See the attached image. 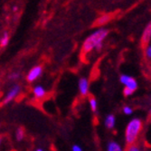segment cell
I'll use <instances>...</instances> for the list:
<instances>
[{"instance_id": "2e32d148", "label": "cell", "mask_w": 151, "mask_h": 151, "mask_svg": "<svg viewBox=\"0 0 151 151\" xmlns=\"http://www.w3.org/2000/svg\"><path fill=\"white\" fill-rule=\"evenodd\" d=\"M127 151H142V150L140 149V147H139V146H137V145L133 144V145H129V146L128 147Z\"/></svg>"}, {"instance_id": "ac0fdd59", "label": "cell", "mask_w": 151, "mask_h": 151, "mask_svg": "<svg viewBox=\"0 0 151 151\" xmlns=\"http://www.w3.org/2000/svg\"><path fill=\"white\" fill-rule=\"evenodd\" d=\"M134 93V91H132L131 90L129 89H127V88H124V90H123V94H124L126 97H129V96L132 95Z\"/></svg>"}, {"instance_id": "9a60e30c", "label": "cell", "mask_w": 151, "mask_h": 151, "mask_svg": "<svg viewBox=\"0 0 151 151\" xmlns=\"http://www.w3.org/2000/svg\"><path fill=\"white\" fill-rule=\"evenodd\" d=\"M20 78V73L19 72H13L8 75V80L12 81H15L17 80H18Z\"/></svg>"}, {"instance_id": "4fadbf2b", "label": "cell", "mask_w": 151, "mask_h": 151, "mask_svg": "<svg viewBox=\"0 0 151 151\" xmlns=\"http://www.w3.org/2000/svg\"><path fill=\"white\" fill-rule=\"evenodd\" d=\"M24 138V130L23 128H18L16 131V139L17 141H22Z\"/></svg>"}, {"instance_id": "44dd1931", "label": "cell", "mask_w": 151, "mask_h": 151, "mask_svg": "<svg viewBox=\"0 0 151 151\" xmlns=\"http://www.w3.org/2000/svg\"><path fill=\"white\" fill-rule=\"evenodd\" d=\"M13 10H14V11H17V6H14V7H13Z\"/></svg>"}, {"instance_id": "5bb4252c", "label": "cell", "mask_w": 151, "mask_h": 151, "mask_svg": "<svg viewBox=\"0 0 151 151\" xmlns=\"http://www.w3.org/2000/svg\"><path fill=\"white\" fill-rule=\"evenodd\" d=\"M89 103H90V107H91V109L95 112L97 111V108H98V102H97V100L95 98H91L90 101H89Z\"/></svg>"}, {"instance_id": "603a6c76", "label": "cell", "mask_w": 151, "mask_h": 151, "mask_svg": "<svg viewBox=\"0 0 151 151\" xmlns=\"http://www.w3.org/2000/svg\"><path fill=\"white\" fill-rule=\"evenodd\" d=\"M149 114L151 115V109H150V111H149Z\"/></svg>"}, {"instance_id": "3957f363", "label": "cell", "mask_w": 151, "mask_h": 151, "mask_svg": "<svg viewBox=\"0 0 151 151\" xmlns=\"http://www.w3.org/2000/svg\"><path fill=\"white\" fill-rule=\"evenodd\" d=\"M119 81L121 83L125 86V88L129 89L132 91H135L137 89H138V82H137V81L133 77L129 76V75L122 74L119 78Z\"/></svg>"}, {"instance_id": "52a82bcc", "label": "cell", "mask_w": 151, "mask_h": 151, "mask_svg": "<svg viewBox=\"0 0 151 151\" xmlns=\"http://www.w3.org/2000/svg\"><path fill=\"white\" fill-rule=\"evenodd\" d=\"M151 40V21L147 24L142 34L141 41L143 45H147Z\"/></svg>"}, {"instance_id": "8992f818", "label": "cell", "mask_w": 151, "mask_h": 151, "mask_svg": "<svg viewBox=\"0 0 151 151\" xmlns=\"http://www.w3.org/2000/svg\"><path fill=\"white\" fill-rule=\"evenodd\" d=\"M79 91L81 96H87L90 91V83L87 78H81L78 82Z\"/></svg>"}, {"instance_id": "ba28073f", "label": "cell", "mask_w": 151, "mask_h": 151, "mask_svg": "<svg viewBox=\"0 0 151 151\" xmlns=\"http://www.w3.org/2000/svg\"><path fill=\"white\" fill-rule=\"evenodd\" d=\"M33 94L35 99L40 100V99H43L45 97L46 91L42 85H36V86H35V88L33 90Z\"/></svg>"}, {"instance_id": "277c9868", "label": "cell", "mask_w": 151, "mask_h": 151, "mask_svg": "<svg viewBox=\"0 0 151 151\" xmlns=\"http://www.w3.org/2000/svg\"><path fill=\"white\" fill-rule=\"evenodd\" d=\"M20 91H21V87L18 84L14 85L6 94L5 98L3 100V104L6 105V104H8L9 102H11L14 99L17 97Z\"/></svg>"}, {"instance_id": "7402d4cb", "label": "cell", "mask_w": 151, "mask_h": 151, "mask_svg": "<svg viewBox=\"0 0 151 151\" xmlns=\"http://www.w3.org/2000/svg\"><path fill=\"white\" fill-rule=\"evenodd\" d=\"M35 151H44V150H43L42 148H37V149H36Z\"/></svg>"}, {"instance_id": "9c48e42d", "label": "cell", "mask_w": 151, "mask_h": 151, "mask_svg": "<svg viewBox=\"0 0 151 151\" xmlns=\"http://www.w3.org/2000/svg\"><path fill=\"white\" fill-rule=\"evenodd\" d=\"M115 123H116V118L113 114H109L105 118L104 120V125L107 129H111L115 127Z\"/></svg>"}, {"instance_id": "8fae6325", "label": "cell", "mask_w": 151, "mask_h": 151, "mask_svg": "<svg viewBox=\"0 0 151 151\" xmlns=\"http://www.w3.org/2000/svg\"><path fill=\"white\" fill-rule=\"evenodd\" d=\"M107 151H123V149L118 142L109 141L107 145Z\"/></svg>"}, {"instance_id": "d6986e66", "label": "cell", "mask_w": 151, "mask_h": 151, "mask_svg": "<svg viewBox=\"0 0 151 151\" xmlns=\"http://www.w3.org/2000/svg\"><path fill=\"white\" fill-rule=\"evenodd\" d=\"M146 56L149 59H151V45H148L146 48Z\"/></svg>"}, {"instance_id": "5b68a950", "label": "cell", "mask_w": 151, "mask_h": 151, "mask_svg": "<svg viewBox=\"0 0 151 151\" xmlns=\"http://www.w3.org/2000/svg\"><path fill=\"white\" fill-rule=\"evenodd\" d=\"M43 73V68L37 65L35 66L34 68L30 70V72L27 73L26 75V80L28 81L29 82H34L35 81H36L41 75Z\"/></svg>"}, {"instance_id": "30bf717a", "label": "cell", "mask_w": 151, "mask_h": 151, "mask_svg": "<svg viewBox=\"0 0 151 151\" xmlns=\"http://www.w3.org/2000/svg\"><path fill=\"white\" fill-rule=\"evenodd\" d=\"M111 17L109 16V14H104V15L101 16L97 20H96L94 24L96 26H102V25L106 24L107 23H109L111 21Z\"/></svg>"}, {"instance_id": "e0dca14e", "label": "cell", "mask_w": 151, "mask_h": 151, "mask_svg": "<svg viewBox=\"0 0 151 151\" xmlns=\"http://www.w3.org/2000/svg\"><path fill=\"white\" fill-rule=\"evenodd\" d=\"M122 111H123V112H124V114H126V115H131L133 112V109L129 106H124Z\"/></svg>"}, {"instance_id": "7a4b0ae2", "label": "cell", "mask_w": 151, "mask_h": 151, "mask_svg": "<svg viewBox=\"0 0 151 151\" xmlns=\"http://www.w3.org/2000/svg\"><path fill=\"white\" fill-rule=\"evenodd\" d=\"M142 128L143 123L141 119L138 118H135L129 122V124L127 125L125 129V140L129 146L133 145L136 142V140L138 139L142 130Z\"/></svg>"}, {"instance_id": "cb8c5ba5", "label": "cell", "mask_w": 151, "mask_h": 151, "mask_svg": "<svg viewBox=\"0 0 151 151\" xmlns=\"http://www.w3.org/2000/svg\"><path fill=\"white\" fill-rule=\"evenodd\" d=\"M1 140H2V139H1V138H0V144H1Z\"/></svg>"}, {"instance_id": "6da1fadb", "label": "cell", "mask_w": 151, "mask_h": 151, "mask_svg": "<svg viewBox=\"0 0 151 151\" xmlns=\"http://www.w3.org/2000/svg\"><path fill=\"white\" fill-rule=\"evenodd\" d=\"M109 30L106 28H99L89 35L82 44V52L88 53L92 50H101L103 45V41L107 37Z\"/></svg>"}, {"instance_id": "7c38bea8", "label": "cell", "mask_w": 151, "mask_h": 151, "mask_svg": "<svg viewBox=\"0 0 151 151\" xmlns=\"http://www.w3.org/2000/svg\"><path fill=\"white\" fill-rule=\"evenodd\" d=\"M9 43V35L7 32H5L3 34V35L0 38V46L2 47H6Z\"/></svg>"}, {"instance_id": "ffe728a7", "label": "cell", "mask_w": 151, "mask_h": 151, "mask_svg": "<svg viewBox=\"0 0 151 151\" xmlns=\"http://www.w3.org/2000/svg\"><path fill=\"white\" fill-rule=\"evenodd\" d=\"M72 150L73 151H83V150H82V148L78 145H73V147H72Z\"/></svg>"}]
</instances>
